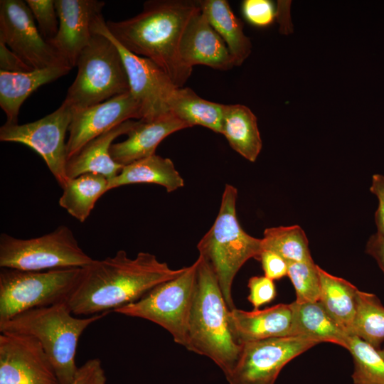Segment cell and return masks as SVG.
<instances>
[{
    "instance_id": "cell-1",
    "label": "cell",
    "mask_w": 384,
    "mask_h": 384,
    "mask_svg": "<svg viewBox=\"0 0 384 384\" xmlns=\"http://www.w3.org/2000/svg\"><path fill=\"white\" fill-rule=\"evenodd\" d=\"M185 268L171 269L149 252H141L130 258L120 250L113 257L94 260L82 267L80 279L67 304L75 316L114 311L178 277Z\"/></svg>"
},
{
    "instance_id": "cell-2",
    "label": "cell",
    "mask_w": 384,
    "mask_h": 384,
    "mask_svg": "<svg viewBox=\"0 0 384 384\" xmlns=\"http://www.w3.org/2000/svg\"><path fill=\"white\" fill-rule=\"evenodd\" d=\"M199 8L198 1L150 0L144 2L137 16L108 21L106 24L124 48L154 62L178 87H182L193 68L181 61L179 43L188 21Z\"/></svg>"
},
{
    "instance_id": "cell-3",
    "label": "cell",
    "mask_w": 384,
    "mask_h": 384,
    "mask_svg": "<svg viewBox=\"0 0 384 384\" xmlns=\"http://www.w3.org/2000/svg\"><path fill=\"white\" fill-rule=\"evenodd\" d=\"M197 261L186 348L211 359L225 375L237 362L242 345L236 343L231 334L230 309L213 270L201 256Z\"/></svg>"
},
{
    "instance_id": "cell-4",
    "label": "cell",
    "mask_w": 384,
    "mask_h": 384,
    "mask_svg": "<svg viewBox=\"0 0 384 384\" xmlns=\"http://www.w3.org/2000/svg\"><path fill=\"white\" fill-rule=\"evenodd\" d=\"M110 312L78 318L67 302L22 312L0 322L1 332H11L37 339L50 359L60 384H71L78 368L75 363L78 341L83 331Z\"/></svg>"
},
{
    "instance_id": "cell-5",
    "label": "cell",
    "mask_w": 384,
    "mask_h": 384,
    "mask_svg": "<svg viewBox=\"0 0 384 384\" xmlns=\"http://www.w3.org/2000/svg\"><path fill=\"white\" fill-rule=\"evenodd\" d=\"M237 188L226 184L214 223L197 245L199 255L211 267L230 311L234 278L250 259H260L262 238H254L241 227L236 213Z\"/></svg>"
},
{
    "instance_id": "cell-6",
    "label": "cell",
    "mask_w": 384,
    "mask_h": 384,
    "mask_svg": "<svg viewBox=\"0 0 384 384\" xmlns=\"http://www.w3.org/2000/svg\"><path fill=\"white\" fill-rule=\"evenodd\" d=\"M76 66L77 75L64 100L75 110L129 92L121 54L114 43L104 34L94 32Z\"/></svg>"
},
{
    "instance_id": "cell-7",
    "label": "cell",
    "mask_w": 384,
    "mask_h": 384,
    "mask_svg": "<svg viewBox=\"0 0 384 384\" xmlns=\"http://www.w3.org/2000/svg\"><path fill=\"white\" fill-rule=\"evenodd\" d=\"M82 267L0 271V322L22 312L68 302L76 288Z\"/></svg>"
},
{
    "instance_id": "cell-8",
    "label": "cell",
    "mask_w": 384,
    "mask_h": 384,
    "mask_svg": "<svg viewBox=\"0 0 384 384\" xmlns=\"http://www.w3.org/2000/svg\"><path fill=\"white\" fill-rule=\"evenodd\" d=\"M94 260L79 245L72 230L61 225L29 239L0 235V267L23 271L85 267Z\"/></svg>"
},
{
    "instance_id": "cell-9",
    "label": "cell",
    "mask_w": 384,
    "mask_h": 384,
    "mask_svg": "<svg viewBox=\"0 0 384 384\" xmlns=\"http://www.w3.org/2000/svg\"><path fill=\"white\" fill-rule=\"evenodd\" d=\"M197 266L196 260L178 277L158 284L137 301L114 311L154 322L169 332L176 343L186 348Z\"/></svg>"
},
{
    "instance_id": "cell-10",
    "label": "cell",
    "mask_w": 384,
    "mask_h": 384,
    "mask_svg": "<svg viewBox=\"0 0 384 384\" xmlns=\"http://www.w3.org/2000/svg\"><path fill=\"white\" fill-rule=\"evenodd\" d=\"M75 111L63 101L56 110L35 122L23 124L6 122L0 128V141L21 143L38 153L63 188L70 179L66 174L65 138Z\"/></svg>"
},
{
    "instance_id": "cell-11",
    "label": "cell",
    "mask_w": 384,
    "mask_h": 384,
    "mask_svg": "<svg viewBox=\"0 0 384 384\" xmlns=\"http://www.w3.org/2000/svg\"><path fill=\"white\" fill-rule=\"evenodd\" d=\"M319 343L303 336H287L244 343L229 384H274L282 368Z\"/></svg>"
},
{
    "instance_id": "cell-12",
    "label": "cell",
    "mask_w": 384,
    "mask_h": 384,
    "mask_svg": "<svg viewBox=\"0 0 384 384\" xmlns=\"http://www.w3.org/2000/svg\"><path fill=\"white\" fill-rule=\"evenodd\" d=\"M92 31L107 36L117 47L127 72L129 92L141 109V119L152 120L169 113V102L178 87L163 69L117 42L110 33L102 15L95 21Z\"/></svg>"
},
{
    "instance_id": "cell-13",
    "label": "cell",
    "mask_w": 384,
    "mask_h": 384,
    "mask_svg": "<svg viewBox=\"0 0 384 384\" xmlns=\"http://www.w3.org/2000/svg\"><path fill=\"white\" fill-rule=\"evenodd\" d=\"M0 39L32 70L69 65L43 38L24 1H0Z\"/></svg>"
},
{
    "instance_id": "cell-14",
    "label": "cell",
    "mask_w": 384,
    "mask_h": 384,
    "mask_svg": "<svg viewBox=\"0 0 384 384\" xmlns=\"http://www.w3.org/2000/svg\"><path fill=\"white\" fill-rule=\"evenodd\" d=\"M0 384H60L39 341L16 333L0 334Z\"/></svg>"
},
{
    "instance_id": "cell-15",
    "label": "cell",
    "mask_w": 384,
    "mask_h": 384,
    "mask_svg": "<svg viewBox=\"0 0 384 384\" xmlns=\"http://www.w3.org/2000/svg\"><path fill=\"white\" fill-rule=\"evenodd\" d=\"M132 118L141 119L142 113L130 92L75 110L68 128V160L92 139Z\"/></svg>"
},
{
    "instance_id": "cell-16",
    "label": "cell",
    "mask_w": 384,
    "mask_h": 384,
    "mask_svg": "<svg viewBox=\"0 0 384 384\" xmlns=\"http://www.w3.org/2000/svg\"><path fill=\"white\" fill-rule=\"evenodd\" d=\"M55 5L58 31L48 42L73 68L93 36V23L102 15L105 3L97 0H55Z\"/></svg>"
},
{
    "instance_id": "cell-17",
    "label": "cell",
    "mask_w": 384,
    "mask_h": 384,
    "mask_svg": "<svg viewBox=\"0 0 384 384\" xmlns=\"http://www.w3.org/2000/svg\"><path fill=\"white\" fill-rule=\"evenodd\" d=\"M178 53L181 61L191 68L203 65L227 70L235 65L227 46L201 7L191 17L183 32Z\"/></svg>"
},
{
    "instance_id": "cell-18",
    "label": "cell",
    "mask_w": 384,
    "mask_h": 384,
    "mask_svg": "<svg viewBox=\"0 0 384 384\" xmlns=\"http://www.w3.org/2000/svg\"><path fill=\"white\" fill-rule=\"evenodd\" d=\"M291 304H279L247 311L236 307L229 311L228 325L238 344L273 338L292 336Z\"/></svg>"
},
{
    "instance_id": "cell-19",
    "label": "cell",
    "mask_w": 384,
    "mask_h": 384,
    "mask_svg": "<svg viewBox=\"0 0 384 384\" xmlns=\"http://www.w3.org/2000/svg\"><path fill=\"white\" fill-rule=\"evenodd\" d=\"M189 127L171 112L152 120L139 119L124 141L112 144L111 156L123 166L148 157L155 154L156 149L166 137Z\"/></svg>"
},
{
    "instance_id": "cell-20",
    "label": "cell",
    "mask_w": 384,
    "mask_h": 384,
    "mask_svg": "<svg viewBox=\"0 0 384 384\" xmlns=\"http://www.w3.org/2000/svg\"><path fill=\"white\" fill-rule=\"evenodd\" d=\"M128 120L99 135L87 142L77 154L68 160L66 174L69 178L87 173L104 176L108 180L114 178L123 165L112 158V142L122 134H127L136 124Z\"/></svg>"
},
{
    "instance_id": "cell-21",
    "label": "cell",
    "mask_w": 384,
    "mask_h": 384,
    "mask_svg": "<svg viewBox=\"0 0 384 384\" xmlns=\"http://www.w3.org/2000/svg\"><path fill=\"white\" fill-rule=\"evenodd\" d=\"M71 69L69 65H60L21 73L0 70V106L6 115V123L17 124L20 108L27 97Z\"/></svg>"
},
{
    "instance_id": "cell-22",
    "label": "cell",
    "mask_w": 384,
    "mask_h": 384,
    "mask_svg": "<svg viewBox=\"0 0 384 384\" xmlns=\"http://www.w3.org/2000/svg\"><path fill=\"white\" fill-rule=\"evenodd\" d=\"M293 311L292 336L329 342L348 349L351 335L329 314L319 301L291 303Z\"/></svg>"
},
{
    "instance_id": "cell-23",
    "label": "cell",
    "mask_w": 384,
    "mask_h": 384,
    "mask_svg": "<svg viewBox=\"0 0 384 384\" xmlns=\"http://www.w3.org/2000/svg\"><path fill=\"white\" fill-rule=\"evenodd\" d=\"M155 183L168 193L181 188L184 181L173 161L156 154L124 165L121 171L109 180L108 190L132 183Z\"/></svg>"
},
{
    "instance_id": "cell-24",
    "label": "cell",
    "mask_w": 384,
    "mask_h": 384,
    "mask_svg": "<svg viewBox=\"0 0 384 384\" xmlns=\"http://www.w3.org/2000/svg\"><path fill=\"white\" fill-rule=\"evenodd\" d=\"M221 134L230 146L247 160L255 162L262 144L257 117L242 105H225Z\"/></svg>"
},
{
    "instance_id": "cell-25",
    "label": "cell",
    "mask_w": 384,
    "mask_h": 384,
    "mask_svg": "<svg viewBox=\"0 0 384 384\" xmlns=\"http://www.w3.org/2000/svg\"><path fill=\"white\" fill-rule=\"evenodd\" d=\"M201 11L227 46L235 65H241L251 53V43L241 21L225 0L198 1Z\"/></svg>"
},
{
    "instance_id": "cell-26",
    "label": "cell",
    "mask_w": 384,
    "mask_h": 384,
    "mask_svg": "<svg viewBox=\"0 0 384 384\" xmlns=\"http://www.w3.org/2000/svg\"><path fill=\"white\" fill-rule=\"evenodd\" d=\"M318 271L321 284L319 301L351 336L359 289L347 280L332 275L319 266Z\"/></svg>"
},
{
    "instance_id": "cell-27",
    "label": "cell",
    "mask_w": 384,
    "mask_h": 384,
    "mask_svg": "<svg viewBox=\"0 0 384 384\" xmlns=\"http://www.w3.org/2000/svg\"><path fill=\"white\" fill-rule=\"evenodd\" d=\"M225 105L199 97L189 87H177L169 102V112L190 127L200 125L221 133Z\"/></svg>"
},
{
    "instance_id": "cell-28",
    "label": "cell",
    "mask_w": 384,
    "mask_h": 384,
    "mask_svg": "<svg viewBox=\"0 0 384 384\" xmlns=\"http://www.w3.org/2000/svg\"><path fill=\"white\" fill-rule=\"evenodd\" d=\"M109 180L102 175L87 173L70 178L63 188L59 206L83 223L97 200L108 190Z\"/></svg>"
},
{
    "instance_id": "cell-29",
    "label": "cell",
    "mask_w": 384,
    "mask_h": 384,
    "mask_svg": "<svg viewBox=\"0 0 384 384\" xmlns=\"http://www.w3.org/2000/svg\"><path fill=\"white\" fill-rule=\"evenodd\" d=\"M351 336L380 349L384 341V306L375 294L358 290Z\"/></svg>"
},
{
    "instance_id": "cell-30",
    "label": "cell",
    "mask_w": 384,
    "mask_h": 384,
    "mask_svg": "<svg viewBox=\"0 0 384 384\" xmlns=\"http://www.w3.org/2000/svg\"><path fill=\"white\" fill-rule=\"evenodd\" d=\"M262 243L263 250L274 252L287 262L313 260L306 234L303 229L297 225L265 229Z\"/></svg>"
},
{
    "instance_id": "cell-31",
    "label": "cell",
    "mask_w": 384,
    "mask_h": 384,
    "mask_svg": "<svg viewBox=\"0 0 384 384\" xmlns=\"http://www.w3.org/2000/svg\"><path fill=\"white\" fill-rule=\"evenodd\" d=\"M347 350L353 361L354 384H384V359L378 349L351 336Z\"/></svg>"
},
{
    "instance_id": "cell-32",
    "label": "cell",
    "mask_w": 384,
    "mask_h": 384,
    "mask_svg": "<svg viewBox=\"0 0 384 384\" xmlns=\"http://www.w3.org/2000/svg\"><path fill=\"white\" fill-rule=\"evenodd\" d=\"M287 276L296 293L297 303L318 302L321 294L320 278L313 260L304 262H288Z\"/></svg>"
},
{
    "instance_id": "cell-33",
    "label": "cell",
    "mask_w": 384,
    "mask_h": 384,
    "mask_svg": "<svg viewBox=\"0 0 384 384\" xmlns=\"http://www.w3.org/2000/svg\"><path fill=\"white\" fill-rule=\"evenodd\" d=\"M37 22L38 30L43 38L48 41L58 31L59 21L55 0L25 1Z\"/></svg>"
},
{
    "instance_id": "cell-34",
    "label": "cell",
    "mask_w": 384,
    "mask_h": 384,
    "mask_svg": "<svg viewBox=\"0 0 384 384\" xmlns=\"http://www.w3.org/2000/svg\"><path fill=\"white\" fill-rule=\"evenodd\" d=\"M242 12L246 21L255 27L264 28L277 21L279 7L270 0H245Z\"/></svg>"
},
{
    "instance_id": "cell-35",
    "label": "cell",
    "mask_w": 384,
    "mask_h": 384,
    "mask_svg": "<svg viewBox=\"0 0 384 384\" xmlns=\"http://www.w3.org/2000/svg\"><path fill=\"white\" fill-rule=\"evenodd\" d=\"M247 287L250 290L247 299L254 309H259L260 306L270 303L277 295L274 280L265 275L250 277Z\"/></svg>"
},
{
    "instance_id": "cell-36",
    "label": "cell",
    "mask_w": 384,
    "mask_h": 384,
    "mask_svg": "<svg viewBox=\"0 0 384 384\" xmlns=\"http://www.w3.org/2000/svg\"><path fill=\"white\" fill-rule=\"evenodd\" d=\"M106 375L101 361L91 358L78 368L71 384H106Z\"/></svg>"
},
{
    "instance_id": "cell-37",
    "label": "cell",
    "mask_w": 384,
    "mask_h": 384,
    "mask_svg": "<svg viewBox=\"0 0 384 384\" xmlns=\"http://www.w3.org/2000/svg\"><path fill=\"white\" fill-rule=\"evenodd\" d=\"M259 260L261 262L265 277L275 280L287 276L288 262L275 252L264 250Z\"/></svg>"
},
{
    "instance_id": "cell-38",
    "label": "cell",
    "mask_w": 384,
    "mask_h": 384,
    "mask_svg": "<svg viewBox=\"0 0 384 384\" xmlns=\"http://www.w3.org/2000/svg\"><path fill=\"white\" fill-rule=\"evenodd\" d=\"M370 191L378 200V209L375 213L377 233L384 236V176L375 174L372 176Z\"/></svg>"
},
{
    "instance_id": "cell-39",
    "label": "cell",
    "mask_w": 384,
    "mask_h": 384,
    "mask_svg": "<svg viewBox=\"0 0 384 384\" xmlns=\"http://www.w3.org/2000/svg\"><path fill=\"white\" fill-rule=\"evenodd\" d=\"M0 70L21 73L33 70L0 39Z\"/></svg>"
},
{
    "instance_id": "cell-40",
    "label": "cell",
    "mask_w": 384,
    "mask_h": 384,
    "mask_svg": "<svg viewBox=\"0 0 384 384\" xmlns=\"http://www.w3.org/2000/svg\"><path fill=\"white\" fill-rule=\"evenodd\" d=\"M366 252L376 260L384 274V236L378 233L372 235L367 242Z\"/></svg>"
},
{
    "instance_id": "cell-41",
    "label": "cell",
    "mask_w": 384,
    "mask_h": 384,
    "mask_svg": "<svg viewBox=\"0 0 384 384\" xmlns=\"http://www.w3.org/2000/svg\"><path fill=\"white\" fill-rule=\"evenodd\" d=\"M380 353L384 359V348L383 349H379Z\"/></svg>"
}]
</instances>
